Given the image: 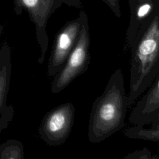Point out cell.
Masks as SVG:
<instances>
[{
  "mask_svg": "<svg viewBox=\"0 0 159 159\" xmlns=\"http://www.w3.org/2000/svg\"><path fill=\"white\" fill-rule=\"evenodd\" d=\"M130 53L129 106L159 77V5L141 27Z\"/></svg>",
  "mask_w": 159,
  "mask_h": 159,
  "instance_id": "obj_1",
  "label": "cell"
},
{
  "mask_svg": "<svg viewBox=\"0 0 159 159\" xmlns=\"http://www.w3.org/2000/svg\"><path fill=\"white\" fill-rule=\"evenodd\" d=\"M129 107L122 71L116 69L111 75L103 93L93 103L88 125V139L99 143L125 125Z\"/></svg>",
  "mask_w": 159,
  "mask_h": 159,
  "instance_id": "obj_2",
  "label": "cell"
},
{
  "mask_svg": "<svg viewBox=\"0 0 159 159\" xmlns=\"http://www.w3.org/2000/svg\"><path fill=\"white\" fill-rule=\"evenodd\" d=\"M14 12L19 16L25 11L34 24L36 39L40 48L38 63L42 64L48 47L49 39L47 33V24L49 18L63 4L80 9L81 0H13Z\"/></svg>",
  "mask_w": 159,
  "mask_h": 159,
  "instance_id": "obj_3",
  "label": "cell"
},
{
  "mask_svg": "<svg viewBox=\"0 0 159 159\" xmlns=\"http://www.w3.org/2000/svg\"><path fill=\"white\" fill-rule=\"evenodd\" d=\"M90 34L88 19L84 22L78 42L63 68L53 78L51 91L58 94L75 78L85 73L90 63Z\"/></svg>",
  "mask_w": 159,
  "mask_h": 159,
  "instance_id": "obj_4",
  "label": "cell"
},
{
  "mask_svg": "<svg viewBox=\"0 0 159 159\" xmlns=\"http://www.w3.org/2000/svg\"><path fill=\"white\" fill-rule=\"evenodd\" d=\"M86 18V12L80 11L76 18L66 23L56 34L47 63L49 78H54L64 66L78 42Z\"/></svg>",
  "mask_w": 159,
  "mask_h": 159,
  "instance_id": "obj_5",
  "label": "cell"
},
{
  "mask_svg": "<svg viewBox=\"0 0 159 159\" xmlns=\"http://www.w3.org/2000/svg\"><path fill=\"white\" fill-rule=\"evenodd\" d=\"M75 109L71 102L61 104L43 116L38 133L49 146H59L68 138L75 121Z\"/></svg>",
  "mask_w": 159,
  "mask_h": 159,
  "instance_id": "obj_6",
  "label": "cell"
},
{
  "mask_svg": "<svg viewBox=\"0 0 159 159\" xmlns=\"http://www.w3.org/2000/svg\"><path fill=\"white\" fill-rule=\"evenodd\" d=\"M159 118V77L137 101L129 117L134 125L154 124Z\"/></svg>",
  "mask_w": 159,
  "mask_h": 159,
  "instance_id": "obj_7",
  "label": "cell"
},
{
  "mask_svg": "<svg viewBox=\"0 0 159 159\" xmlns=\"http://www.w3.org/2000/svg\"><path fill=\"white\" fill-rule=\"evenodd\" d=\"M11 71V50L7 42L4 41L0 49V132L7 127L14 115L12 106L7 105Z\"/></svg>",
  "mask_w": 159,
  "mask_h": 159,
  "instance_id": "obj_8",
  "label": "cell"
},
{
  "mask_svg": "<svg viewBox=\"0 0 159 159\" xmlns=\"http://www.w3.org/2000/svg\"><path fill=\"white\" fill-rule=\"evenodd\" d=\"M129 23L126 30L123 52L130 53L142 25L159 5V0H128Z\"/></svg>",
  "mask_w": 159,
  "mask_h": 159,
  "instance_id": "obj_9",
  "label": "cell"
},
{
  "mask_svg": "<svg viewBox=\"0 0 159 159\" xmlns=\"http://www.w3.org/2000/svg\"><path fill=\"white\" fill-rule=\"evenodd\" d=\"M124 134L130 139L159 142V127L144 128L143 126L134 125L126 129Z\"/></svg>",
  "mask_w": 159,
  "mask_h": 159,
  "instance_id": "obj_10",
  "label": "cell"
},
{
  "mask_svg": "<svg viewBox=\"0 0 159 159\" xmlns=\"http://www.w3.org/2000/svg\"><path fill=\"white\" fill-rule=\"evenodd\" d=\"M0 159H25L24 149L21 142L8 139L0 145Z\"/></svg>",
  "mask_w": 159,
  "mask_h": 159,
  "instance_id": "obj_11",
  "label": "cell"
},
{
  "mask_svg": "<svg viewBox=\"0 0 159 159\" xmlns=\"http://www.w3.org/2000/svg\"><path fill=\"white\" fill-rule=\"evenodd\" d=\"M121 159H159V157L153 153L148 148L143 147L128 153Z\"/></svg>",
  "mask_w": 159,
  "mask_h": 159,
  "instance_id": "obj_12",
  "label": "cell"
},
{
  "mask_svg": "<svg viewBox=\"0 0 159 159\" xmlns=\"http://www.w3.org/2000/svg\"><path fill=\"white\" fill-rule=\"evenodd\" d=\"M159 127V118H158V120L154 124L150 125V127H152V128H155V127Z\"/></svg>",
  "mask_w": 159,
  "mask_h": 159,
  "instance_id": "obj_13",
  "label": "cell"
}]
</instances>
